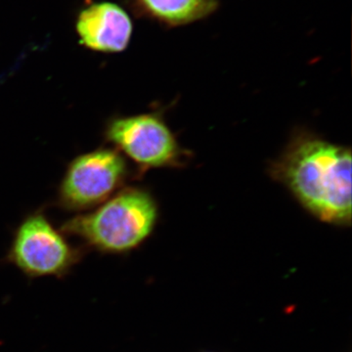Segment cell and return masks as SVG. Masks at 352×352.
Masks as SVG:
<instances>
[{"label":"cell","instance_id":"cell-1","mask_svg":"<svg viewBox=\"0 0 352 352\" xmlns=\"http://www.w3.org/2000/svg\"><path fill=\"white\" fill-rule=\"evenodd\" d=\"M273 175L317 219L336 226L351 221V152L314 136L289 144Z\"/></svg>","mask_w":352,"mask_h":352},{"label":"cell","instance_id":"cell-2","mask_svg":"<svg viewBox=\"0 0 352 352\" xmlns=\"http://www.w3.org/2000/svg\"><path fill=\"white\" fill-rule=\"evenodd\" d=\"M157 215L156 201L147 190L127 187L94 210L67 220L60 229L78 238L85 250L122 256L149 239Z\"/></svg>","mask_w":352,"mask_h":352},{"label":"cell","instance_id":"cell-3","mask_svg":"<svg viewBox=\"0 0 352 352\" xmlns=\"http://www.w3.org/2000/svg\"><path fill=\"white\" fill-rule=\"evenodd\" d=\"M82 245L72 244L43 210L25 215L16 227L4 261L28 279L68 277L85 256Z\"/></svg>","mask_w":352,"mask_h":352},{"label":"cell","instance_id":"cell-4","mask_svg":"<svg viewBox=\"0 0 352 352\" xmlns=\"http://www.w3.org/2000/svg\"><path fill=\"white\" fill-rule=\"evenodd\" d=\"M113 147H99L69 162L58 186L56 205L72 212H87L124 188L129 168Z\"/></svg>","mask_w":352,"mask_h":352},{"label":"cell","instance_id":"cell-5","mask_svg":"<svg viewBox=\"0 0 352 352\" xmlns=\"http://www.w3.org/2000/svg\"><path fill=\"white\" fill-rule=\"evenodd\" d=\"M103 138L140 171L179 164L182 150L170 127L157 113L115 116L106 122Z\"/></svg>","mask_w":352,"mask_h":352},{"label":"cell","instance_id":"cell-6","mask_svg":"<svg viewBox=\"0 0 352 352\" xmlns=\"http://www.w3.org/2000/svg\"><path fill=\"white\" fill-rule=\"evenodd\" d=\"M132 31L131 19L126 11L111 2L87 7L76 21L80 43L97 52H122L131 41Z\"/></svg>","mask_w":352,"mask_h":352},{"label":"cell","instance_id":"cell-7","mask_svg":"<svg viewBox=\"0 0 352 352\" xmlns=\"http://www.w3.org/2000/svg\"><path fill=\"white\" fill-rule=\"evenodd\" d=\"M145 17L168 28L182 27L206 19L219 9V0H131Z\"/></svg>","mask_w":352,"mask_h":352},{"label":"cell","instance_id":"cell-8","mask_svg":"<svg viewBox=\"0 0 352 352\" xmlns=\"http://www.w3.org/2000/svg\"><path fill=\"white\" fill-rule=\"evenodd\" d=\"M206 352H215V351H206Z\"/></svg>","mask_w":352,"mask_h":352}]
</instances>
